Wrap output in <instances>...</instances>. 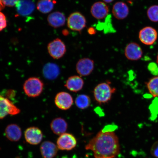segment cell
I'll list each match as a JSON object with an SVG mask.
<instances>
[{
  "instance_id": "cell-15",
  "label": "cell",
  "mask_w": 158,
  "mask_h": 158,
  "mask_svg": "<svg viewBox=\"0 0 158 158\" xmlns=\"http://www.w3.org/2000/svg\"><path fill=\"white\" fill-rule=\"evenodd\" d=\"M16 7L18 13L25 16L32 13L35 9V5L31 0H19Z\"/></svg>"
},
{
  "instance_id": "cell-11",
  "label": "cell",
  "mask_w": 158,
  "mask_h": 158,
  "mask_svg": "<svg viewBox=\"0 0 158 158\" xmlns=\"http://www.w3.org/2000/svg\"><path fill=\"white\" fill-rule=\"evenodd\" d=\"M25 138L27 143L31 145H37L43 139L42 131L39 128L31 127L27 128L24 133Z\"/></svg>"
},
{
  "instance_id": "cell-18",
  "label": "cell",
  "mask_w": 158,
  "mask_h": 158,
  "mask_svg": "<svg viewBox=\"0 0 158 158\" xmlns=\"http://www.w3.org/2000/svg\"><path fill=\"white\" fill-rule=\"evenodd\" d=\"M112 12L116 19H123L126 18L129 14V8L123 2H118L114 5Z\"/></svg>"
},
{
  "instance_id": "cell-5",
  "label": "cell",
  "mask_w": 158,
  "mask_h": 158,
  "mask_svg": "<svg viewBox=\"0 0 158 158\" xmlns=\"http://www.w3.org/2000/svg\"><path fill=\"white\" fill-rule=\"evenodd\" d=\"M67 25L69 28L72 30L80 31L86 26L85 17L80 12H75L69 16Z\"/></svg>"
},
{
  "instance_id": "cell-23",
  "label": "cell",
  "mask_w": 158,
  "mask_h": 158,
  "mask_svg": "<svg viewBox=\"0 0 158 158\" xmlns=\"http://www.w3.org/2000/svg\"><path fill=\"white\" fill-rule=\"evenodd\" d=\"M75 102L78 108L85 110L90 106L91 100L89 97L87 95L81 94L76 98Z\"/></svg>"
},
{
  "instance_id": "cell-19",
  "label": "cell",
  "mask_w": 158,
  "mask_h": 158,
  "mask_svg": "<svg viewBox=\"0 0 158 158\" xmlns=\"http://www.w3.org/2000/svg\"><path fill=\"white\" fill-rule=\"evenodd\" d=\"M50 128L53 133L56 135H60L66 133L68 129V124L64 118H57L51 122Z\"/></svg>"
},
{
  "instance_id": "cell-30",
  "label": "cell",
  "mask_w": 158,
  "mask_h": 158,
  "mask_svg": "<svg viewBox=\"0 0 158 158\" xmlns=\"http://www.w3.org/2000/svg\"><path fill=\"white\" fill-rule=\"evenodd\" d=\"M19 0H2L5 6L8 7H13L16 5Z\"/></svg>"
},
{
  "instance_id": "cell-8",
  "label": "cell",
  "mask_w": 158,
  "mask_h": 158,
  "mask_svg": "<svg viewBox=\"0 0 158 158\" xmlns=\"http://www.w3.org/2000/svg\"><path fill=\"white\" fill-rule=\"evenodd\" d=\"M94 67L93 60L89 58H84L80 59L77 63L76 70L80 76L86 77L92 73Z\"/></svg>"
},
{
  "instance_id": "cell-1",
  "label": "cell",
  "mask_w": 158,
  "mask_h": 158,
  "mask_svg": "<svg viewBox=\"0 0 158 158\" xmlns=\"http://www.w3.org/2000/svg\"><path fill=\"white\" fill-rule=\"evenodd\" d=\"M114 126H106L90 140L85 149L93 152L95 158H114L120 153V145Z\"/></svg>"
},
{
  "instance_id": "cell-12",
  "label": "cell",
  "mask_w": 158,
  "mask_h": 158,
  "mask_svg": "<svg viewBox=\"0 0 158 158\" xmlns=\"http://www.w3.org/2000/svg\"><path fill=\"white\" fill-rule=\"evenodd\" d=\"M124 54L128 60H137L143 56V51L141 47L137 43L131 42L126 45Z\"/></svg>"
},
{
  "instance_id": "cell-2",
  "label": "cell",
  "mask_w": 158,
  "mask_h": 158,
  "mask_svg": "<svg viewBox=\"0 0 158 158\" xmlns=\"http://www.w3.org/2000/svg\"><path fill=\"white\" fill-rule=\"evenodd\" d=\"M116 90L115 88L110 85L109 82L101 83L94 89L95 100L99 104L107 103L111 99Z\"/></svg>"
},
{
  "instance_id": "cell-26",
  "label": "cell",
  "mask_w": 158,
  "mask_h": 158,
  "mask_svg": "<svg viewBox=\"0 0 158 158\" xmlns=\"http://www.w3.org/2000/svg\"><path fill=\"white\" fill-rule=\"evenodd\" d=\"M149 108L151 110L152 119H155L158 114V100L157 98L153 100Z\"/></svg>"
},
{
  "instance_id": "cell-22",
  "label": "cell",
  "mask_w": 158,
  "mask_h": 158,
  "mask_svg": "<svg viewBox=\"0 0 158 158\" xmlns=\"http://www.w3.org/2000/svg\"><path fill=\"white\" fill-rule=\"evenodd\" d=\"M55 3L54 0H39L37 3V9L41 13H48L54 9Z\"/></svg>"
},
{
  "instance_id": "cell-33",
  "label": "cell",
  "mask_w": 158,
  "mask_h": 158,
  "mask_svg": "<svg viewBox=\"0 0 158 158\" xmlns=\"http://www.w3.org/2000/svg\"><path fill=\"white\" fill-rule=\"evenodd\" d=\"M104 2L106 3H110L113 2L114 0H102Z\"/></svg>"
},
{
  "instance_id": "cell-31",
  "label": "cell",
  "mask_w": 158,
  "mask_h": 158,
  "mask_svg": "<svg viewBox=\"0 0 158 158\" xmlns=\"http://www.w3.org/2000/svg\"><path fill=\"white\" fill-rule=\"evenodd\" d=\"M88 33L90 35H94L96 34V30L94 27H90L88 29Z\"/></svg>"
},
{
  "instance_id": "cell-10",
  "label": "cell",
  "mask_w": 158,
  "mask_h": 158,
  "mask_svg": "<svg viewBox=\"0 0 158 158\" xmlns=\"http://www.w3.org/2000/svg\"><path fill=\"white\" fill-rule=\"evenodd\" d=\"M157 33L153 27H147L140 31L139 38L141 42L146 45H151L155 42L157 39Z\"/></svg>"
},
{
  "instance_id": "cell-24",
  "label": "cell",
  "mask_w": 158,
  "mask_h": 158,
  "mask_svg": "<svg viewBox=\"0 0 158 158\" xmlns=\"http://www.w3.org/2000/svg\"><path fill=\"white\" fill-rule=\"evenodd\" d=\"M150 94L155 97H158V76L151 79L147 83Z\"/></svg>"
},
{
  "instance_id": "cell-9",
  "label": "cell",
  "mask_w": 158,
  "mask_h": 158,
  "mask_svg": "<svg viewBox=\"0 0 158 158\" xmlns=\"http://www.w3.org/2000/svg\"><path fill=\"white\" fill-rule=\"evenodd\" d=\"M73 102L72 95L66 92L59 93L55 98V103L57 107L63 110L69 109L72 107Z\"/></svg>"
},
{
  "instance_id": "cell-4",
  "label": "cell",
  "mask_w": 158,
  "mask_h": 158,
  "mask_svg": "<svg viewBox=\"0 0 158 158\" xmlns=\"http://www.w3.org/2000/svg\"><path fill=\"white\" fill-rule=\"evenodd\" d=\"M20 112V110L8 98L0 95V119H3L8 115H16Z\"/></svg>"
},
{
  "instance_id": "cell-32",
  "label": "cell",
  "mask_w": 158,
  "mask_h": 158,
  "mask_svg": "<svg viewBox=\"0 0 158 158\" xmlns=\"http://www.w3.org/2000/svg\"><path fill=\"white\" fill-rule=\"evenodd\" d=\"M5 7L4 4L2 0H0V12Z\"/></svg>"
},
{
  "instance_id": "cell-21",
  "label": "cell",
  "mask_w": 158,
  "mask_h": 158,
  "mask_svg": "<svg viewBox=\"0 0 158 158\" xmlns=\"http://www.w3.org/2000/svg\"><path fill=\"white\" fill-rule=\"evenodd\" d=\"M60 72V69L58 65L52 63H49L45 64L43 69L44 77L49 80L56 79L59 76Z\"/></svg>"
},
{
  "instance_id": "cell-17",
  "label": "cell",
  "mask_w": 158,
  "mask_h": 158,
  "mask_svg": "<svg viewBox=\"0 0 158 158\" xmlns=\"http://www.w3.org/2000/svg\"><path fill=\"white\" fill-rule=\"evenodd\" d=\"M5 133L6 137L12 142L18 141L22 135L21 128L15 124H10L7 126Z\"/></svg>"
},
{
  "instance_id": "cell-16",
  "label": "cell",
  "mask_w": 158,
  "mask_h": 158,
  "mask_svg": "<svg viewBox=\"0 0 158 158\" xmlns=\"http://www.w3.org/2000/svg\"><path fill=\"white\" fill-rule=\"evenodd\" d=\"M84 84V81L81 77L73 76L69 77L64 86L70 91L77 92L82 89Z\"/></svg>"
},
{
  "instance_id": "cell-13",
  "label": "cell",
  "mask_w": 158,
  "mask_h": 158,
  "mask_svg": "<svg viewBox=\"0 0 158 158\" xmlns=\"http://www.w3.org/2000/svg\"><path fill=\"white\" fill-rule=\"evenodd\" d=\"M109 8L104 2H98L94 3L91 8V13L95 18L102 19L108 15Z\"/></svg>"
},
{
  "instance_id": "cell-34",
  "label": "cell",
  "mask_w": 158,
  "mask_h": 158,
  "mask_svg": "<svg viewBox=\"0 0 158 158\" xmlns=\"http://www.w3.org/2000/svg\"><path fill=\"white\" fill-rule=\"evenodd\" d=\"M157 62L158 64V54L157 57Z\"/></svg>"
},
{
  "instance_id": "cell-7",
  "label": "cell",
  "mask_w": 158,
  "mask_h": 158,
  "mask_svg": "<svg viewBox=\"0 0 158 158\" xmlns=\"http://www.w3.org/2000/svg\"><path fill=\"white\" fill-rule=\"evenodd\" d=\"M57 147L62 151H71L76 147L77 139L73 134L65 133L59 136L57 140Z\"/></svg>"
},
{
  "instance_id": "cell-35",
  "label": "cell",
  "mask_w": 158,
  "mask_h": 158,
  "mask_svg": "<svg viewBox=\"0 0 158 158\" xmlns=\"http://www.w3.org/2000/svg\"><path fill=\"white\" fill-rule=\"evenodd\" d=\"M112 158L110 157H100V158Z\"/></svg>"
},
{
  "instance_id": "cell-20",
  "label": "cell",
  "mask_w": 158,
  "mask_h": 158,
  "mask_svg": "<svg viewBox=\"0 0 158 158\" xmlns=\"http://www.w3.org/2000/svg\"><path fill=\"white\" fill-rule=\"evenodd\" d=\"M66 20L64 14L59 11L51 13L47 18L49 24L54 28L63 26L65 24Z\"/></svg>"
},
{
  "instance_id": "cell-29",
  "label": "cell",
  "mask_w": 158,
  "mask_h": 158,
  "mask_svg": "<svg viewBox=\"0 0 158 158\" xmlns=\"http://www.w3.org/2000/svg\"><path fill=\"white\" fill-rule=\"evenodd\" d=\"M151 153L153 157L158 158V141L156 142L152 146Z\"/></svg>"
},
{
  "instance_id": "cell-28",
  "label": "cell",
  "mask_w": 158,
  "mask_h": 158,
  "mask_svg": "<svg viewBox=\"0 0 158 158\" xmlns=\"http://www.w3.org/2000/svg\"><path fill=\"white\" fill-rule=\"evenodd\" d=\"M148 69L152 74L155 75H158V66L155 63H151L148 66Z\"/></svg>"
},
{
  "instance_id": "cell-14",
  "label": "cell",
  "mask_w": 158,
  "mask_h": 158,
  "mask_svg": "<svg viewBox=\"0 0 158 158\" xmlns=\"http://www.w3.org/2000/svg\"><path fill=\"white\" fill-rule=\"evenodd\" d=\"M57 145L49 141H45L41 143L40 151L43 158H54L58 152Z\"/></svg>"
},
{
  "instance_id": "cell-3",
  "label": "cell",
  "mask_w": 158,
  "mask_h": 158,
  "mask_svg": "<svg viewBox=\"0 0 158 158\" xmlns=\"http://www.w3.org/2000/svg\"><path fill=\"white\" fill-rule=\"evenodd\" d=\"M44 84L38 78L33 77L25 81L23 85V90L27 96L36 98L42 93Z\"/></svg>"
},
{
  "instance_id": "cell-36",
  "label": "cell",
  "mask_w": 158,
  "mask_h": 158,
  "mask_svg": "<svg viewBox=\"0 0 158 158\" xmlns=\"http://www.w3.org/2000/svg\"><path fill=\"white\" fill-rule=\"evenodd\" d=\"M128 1H131V0H128Z\"/></svg>"
},
{
  "instance_id": "cell-27",
  "label": "cell",
  "mask_w": 158,
  "mask_h": 158,
  "mask_svg": "<svg viewBox=\"0 0 158 158\" xmlns=\"http://www.w3.org/2000/svg\"><path fill=\"white\" fill-rule=\"evenodd\" d=\"M7 21L5 15L0 12V31H1L6 27Z\"/></svg>"
},
{
  "instance_id": "cell-25",
  "label": "cell",
  "mask_w": 158,
  "mask_h": 158,
  "mask_svg": "<svg viewBox=\"0 0 158 158\" xmlns=\"http://www.w3.org/2000/svg\"><path fill=\"white\" fill-rule=\"evenodd\" d=\"M147 15L148 18L153 22H158V5L151 6L148 9Z\"/></svg>"
},
{
  "instance_id": "cell-6",
  "label": "cell",
  "mask_w": 158,
  "mask_h": 158,
  "mask_svg": "<svg viewBox=\"0 0 158 158\" xmlns=\"http://www.w3.org/2000/svg\"><path fill=\"white\" fill-rule=\"evenodd\" d=\"M48 51L52 58L58 59L62 58L66 52V45L60 39L57 38L49 43Z\"/></svg>"
}]
</instances>
